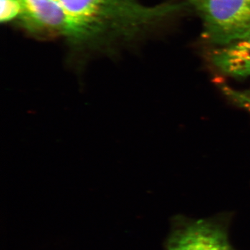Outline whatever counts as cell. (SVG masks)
Here are the masks:
<instances>
[{
    "instance_id": "cell-1",
    "label": "cell",
    "mask_w": 250,
    "mask_h": 250,
    "mask_svg": "<svg viewBox=\"0 0 250 250\" xmlns=\"http://www.w3.org/2000/svg\"><path fill=\"white\" fill-rule=\"evenodd\" d=\"M98 39L105 34L134 37L157 22L182 11L187 3H164L145 6L139 0H57Z\"/></svg>"
},
{
    "instance_id": "cell-2",
    "label": "cell",
    "mask_w": 250,
    "mask_h": 250,
    "mask_svg": "<svg viewBox=\"0 0 250 250\" xmlns=\"http://www.w3.org/2000/svg\"><path fill=\"white\" fill-rule=\"evenodd\" d=\"M203 21L204 39L218 46L250 34V0H187Z\"/></svg>"
},
{
    "instance_id": "cell-3",
    "label": "cell",
    "mask_w": 250,
    "mask_h": 250,
    "mask_svg": "<svg viewBox=\"0 0 250 250\" xmlns=\"http://www.w3.org/2000/svg\"><path fill=\"white\" fill-rule=\"evenodd\" d=\"M22 25L36 34H54L75 43L95 41L90 29L81 24L64 9L57 0H21Z\"/></svg>"
},
{
    "instance_id": "cell-4",
    "label": "cell",
    "mask_w": 250,
    "mask_h": 250,
    "mask_svg": "<svg viewBox=\"0 0 250 250\" xmlns=\"http://www.w3.org/2000/svg\"><path fill=\"white\" fill-rule=\"evenodd\" d=\"M167 250H234L221 225L211 220L188 222L170 235Z\"/></svg>"
},
{
    "instance_id": "cell-5",
    "label": "cell",
    "mask_w": 250,
    "mask_h": 250,
    "mask_svg": "<svg viewBox=\"0 0 250 250\" xmlns=\"http://www.w3.org/2000/svg\"><path fill=\"white\" fill-rule=\"evenodd\" d=\"M213 66L228 76H250V34L228 45L218 46L209 54Z\"/></svg>"
},
{
    "instance_id": "cell-6",
    "label": "cell",
    "mask_w": 250,
    "mask_h": 250,
    "mask_svg": "<svg viewBox=\"0 0 250 250\" xmlns=\"http://www.w3.org/2000/svg\"><path fill=\"white\" fill-rule=\"evenodd\" d=\"M219 88L231 103L250 113V88L238 90L233 89L225 83H221Z\"/></svg>"
},
{
    "instance_id": "cell-7",
    "label": "cell",
    "mask_w": 250,
    "mask_h": 250,
    "mask_svg": "<svg viewBox=\"0 0 250 250\" xmlns=\"http://www.w3.org/2000/svg\"><path fill=\"white\" fill-rule=\"evenodd\" d=\"M22 11L21 0H1L0 21L1 23L11 22L16 18L21 17Z\"/></svg>"
}]
</instances>
